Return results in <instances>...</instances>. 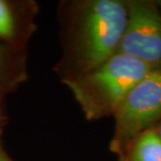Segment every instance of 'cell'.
I'll list each match as a JSON object with an SVG mask.
<instances>
[{
  "mask_svg": "<svg viewBox=\"0 0 161 161\" xmlns=\"http://www.w3.org/2000/svg\"><path fill=\"white\" fill-rule=\"evenodd\" d=\"M1 129L0 128V161H13V159L8 156V154L5 152L1 140Z\"/></svg>",
  "mask_w": 161,
  "mask_h": 161,
  "instance_id": "8",
  "label": "cell"
},
{
  "mask_svg": "<svg viewBox=\"0 0 161 161\" xmlns=\"http://www.w3.org/2000/svg\"><path fill=\"white\" fill-rule=\"evenodd\" d=\"M128 20L118 53L161 69V13L152 0H127Z\"/></svg>",
  "mask_w": 161,
  "mask_h": 161,
  "instance_id": "4",
  "label": "cell"
},
{
  "mask_svg": "<svg viewBox=\"0 0 161 161\" xmlns=\"http://www.w3.org/2000/svg\"><path fill=\"white\" fill-rule=\"evenodd\" d=\"M156 4H157V6H158V8H159V11H160V13H161V0H156Z\"/></svg>",
  "mask_w": 161,
  "mask_h": 161,
  "instance_id": "11",
  "label": "cell"
},
{
  "mask_svg": "<svg viewBox=\"0 0 161 161\" xmlns=\"http://www.w3.org/2000/svg\"><path fill=\"white\" fill-rule=\"evenodd\" d=\"M26 80V50L0 42V105Z\"/></svg>",
  "mask_w": 161,
  "mask_h": 161,
  "instance_id": "6",
  "label": "cell"
},
{
  "mask_svg": "<svg viewBox=\"0 0 161 161\" xmlns=\"http://www.w3.org/2000/svg\"><path fill=\"white\" fill-rule=\"evenodd\" d=\"M152 70L140 61L117 53L91 71L63 84L86 119L95 121L113 116L128 92Z\"/></svg>",
  "mask_w": 161,
  "mask_h": 161,
  "instance_id": "2",
  "label": "cell"
},
{
  "mask_svg": "<svg viewBox=\"0 0 161 161\" xmlns=\"http://www.w3.org/2000/svg\"><path fill=\"white\" fill-rule=\"evenodd\" d=\"M3 116H2V111H1V108H0V128H2V125H3Z\"/></svg>",
  "mask_w": 161,
  "mask_h": 161,
  "instance_id": "10",
  "label": "cell"
},
{
  "mask_svg": "<svg viewBox=\"0 0 161 161\" xmlns=\"http://www.w3.org/2000/svg\"><path fill=\"white\" fill-rule=\"evenodd\" d=\"M61 82L80 78L118 53L128 20L127 0H69L59 4Z\"/></svg>",
  "mask_w": 161,
  "mask_h": 161,
  "instance_id": "1",
  "label": "cell"
},
{
  "mask_svg": "<svg viewBox=\"0 0 161 161\" xmlns=\"http://www.w3.org/2000/svg\"><path fill=\"white\" fill-rule=\"evenodd\" d=\"M38 11L31 0H0V42L26 50L37 28Z\"/></svg>",
  "mask_w": 161,
  "mask_h": 161,
  "instance_id": "5",
  "label": "cell"
},
{
  "mask_svg": "<svg viewBox=\"0 0 161 161\" xmlns=\"http://www.w3.org/2000/svg\"><path fill=\"white\" fill-rule=\"evenodd\" d=\"M155 129H156V131H157V133H158V135L160 136V138H161V120L158 122V125H156L155 127Z\"/></svg>",
  "mask_w": 161,
  "mask_h": 161,
  "instance_id": "9",
  "label": "cell"
},
{
  "mask_svg": "<svg viewBox=\"0 0 161 161\" xmlns=\"http://www.w3.org/2000/svg\"><path fill=\"white\" fill-rule=\"evenodd\" d=\"M118 161H161V138L156 129H149L135 138Z\"/></svg>",
  "mask_w": 161,
  "mask_h": 161,
  "instance_id": "7",
  "label": "cell"
},
{
  "mask_svg": "<svg viewBox=\"0 0 161 161\" xmlns=\"http://www.w3.org/2000/svg\"><path fill=\"white\" fill-rule=\"evenodd\" d=\"M113 117L109 150L120 159L135 138L161 120V69L152 70L128 92Z\"/></svg>",
  "mask_w": 161,
  "mask_h": 161,
  "instance_id": "3",
  "label": "cell"
}]
</instances>
